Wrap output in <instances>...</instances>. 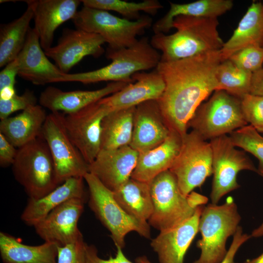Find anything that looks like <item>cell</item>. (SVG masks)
<instances>
[{
    "label": "cell",
    "mask_w": 263,
    "mask_h": 263,
    "mask_svg": "<svg viewBox=\"0 0 263 263\" xmlns=\"http://www.w3.org/2000/svg\"><path fill=\"white\" fill-rule=\"evenodd\" d=\"M233 144L247 151L259 160L258 173L263 176V136L250 125L230 133Z\"/></svg>",
    "instance_id": "obj_34"
},
{
    "label": "cell",
    "mask_w": 263,
    "mask_h": 263,
    "mask_svg": "<svg viewBox=\"0 0 263 263\" xmlns=\"http://www.w3.org/2000/svg\"><path fill=\"white\" fill-rule=\"evenodd\" d=\"M263 46V4L253 1L220 50L223 61L249 46Z\"/></svg>",
    "instance_id": "obj_26"
},
{
    "label": "cell",
    "mask_w": 263,
    "mask_h": 263,
    "mask_svg": "<svg viewBox=\"0 0 263 263\" xmlns=\"http://www.w3.org/2000/svg\"><path fill=\"white\" fill-rule=\"evenodd\" d=\"M136 263H152L146 256L138 257L136 259Z\"/></svg>",
    "instance_id": "obj_47"
},
{
    "label": "cell",
    "mask_w": 263,
    "mask_h": 263,
    "mask_svg": "<svg viewBox=\"0 0 263 263\" xmlns=\"http://www.w3.org/2000/svg\"><path fill=\"white\" fill-rule=\"evenodd\" d=\"M117 252L115 256L110 257L109 259L105 260L99 258L97 250L93 253L90 263H133L124 255L121 247L116 246Z\"/></svg>",
    "instance_id": "obj_42"
},
{
    "label": "cell",
    "mask_w": 263,
    "mask_h": 263,
    "mask_svg": "<svg viewBox=\"0 0 263 263\" xmlns=\"http://www.w3.org/2000/svg\"><path fill=\"white\" fill-rule=\"evenodd\" d=\"M83 177H72L39 199L29 198L23 211L21 220L34 226L50 212L65 201L74 198L85 199Z\"/></svg>",
    "instance_id": "obj_24"
},
{
    "label": "cell",
    "mask_w": 263,
    "mask_h": 263,
    "mask_svg": "<svg viewBox=\"0 0 263 263\" xmlns=\"http://www.w3.org/2000/svg\"><path fill=\"white\" fill-rule=\"evenodd\" d=\"M243 263H263V253L259 256L252 260H247Z\"/></svg>",
    "instance_id": "obj_46"
},
{
    "label": "cell",
    "mask_w": 263,
    "mask_h": 263,
    "mask_svg": "<svg viewBox=\"0 0 263 263\" xmlns=\"http://www.w3.org/2000/svg\"><path fill=\"white\" fill-rule=\"evenodd\" d=\"M247 125L241 107V99L225 91L218 90L201 105L189 121L188 128L205 140H210Z\"/></svg>",
    "instance_id": "obj_9"
},
{
    "label": "cell",
    "mask_w": 263,
    "mask_h": 263,
    "mask_svg": "<svg viewBox=\"0 0 263 263\" xmlns=\"http://www.w3.org/2000/svg\"><path fill=\"white\" fill-rule=\"evenodd\" d=\"M249 94L263 96V68L252 73Z\"/></svg>",
    "instance_id": "obj_43"
},
{
    "label": "cell",
    "mask_w": 263,
    "mask_h": 263,
    "mask_svg": "<svg viewBox=\"0 0 263 263\" xmlns=\"http://www.w3.org/2000/svg\"><path fill=\"white\" fill-rule=\"evenodd\" d=\"M241 217L231 197L222 205L212 203L203 207L199 222L201 238L197 242L201 250L199 258L193 263H220L227 250V239L236 233Z\"/></svg>",
    "instance_id": "obj_5"
},
{
    "label": "cell",
    "mask_w": 263,
    "mask_h": 263,
    "mask_svg": "<svg viewBox=\"0 0 263 263\" xmlns=\"http://www.w3.org/2000/svg\"><path fill=\"white\" fill-rule=\"evenodd\" d=\"M90 193L91 209L111 233L116 246L123 248L127 234L135 231L149 239L150 237L148 222L138 220L127 213L115 200L113 191L106 188L94 174L88 172L83 177Z\"/></svg>",
    "instance_id": "obj_7"
},
{
    "label": "cell",
    "mask_w": 263,
    "mask_h": 263,
    "mask_svg": "<svg viewBox=\"0 0 263 263\" xmlns=\"http://www.w3.org/2000/svg\"><path fill=\"white\" fill-rule=\"evenodd\" d=\"M251 236L254 238L263 236V223L252 232Z\"/></svg>",
    "instance_id": "obj_45"
},
{
    "label": "cell",
    "mask_w": 263,
    "mask_h": 263,
    "mask_svg": "<svg viewBox=\"0 0 263 263\" xmlns=\"http://www.w3.org/2000/svg\"><path fill=\"white\" fill-rule=\"evenodd\" d=\"M27 7L19 18L0 28V67L15 59L22 50L33 19L34 12L29 0L25 1Z\"/></svg>",
    "instance_id": "obj_29"
},
{
    "label": "cell",
    "mask_w": 263,
    "mask_h": 263,
    "mask_svg": "<svg viewBox=\"0 0 263 263\" xmlns=\"http://www.w3.org/2000/svg\"><path fill=\"white\" fill-rule=\"evenodd\" d=\"M81 1L84 6L115 11L128 20L138 19L141 17L139 13L141 11L154 15L163 7L157 0H145L139 2L121 0H83Z\"/></svg>",
    "instance_id": "obj_33"
},
{
    "label": "cell",
    "mask_w": 263,
    "mask_h": 263,
    "mask_svg": "<svg viewBox=\"0 0 263 263\" xmlns=\"http://www.w3.org/2000/svg\"><path fill=\"white\" fill-rule=\"evenodd\" d=\"M135 107L112 111L104 118L101 150H112L130 146Z\"/></svg>",
    "instance_id": "obj_31"
},
{
    "label": "cell",
    "mask_w": 263,
    "mask_h": 263,
    "mask_svg": "<svg viewBox=\"0 0 263 263\" xmlns=\"http://www.w3.org/2000/svg\"><path fill=\"white\" fill-rule=\"evenodd\" d=\"M169 4V11L153 24L154 34L169 32L174 19L178 16L217 18L229 11L233 3L231 0H199L186 4Z\"/></svg>",
    "instance_id": "obj_28"
},
{
    "label": "cell",
    "mask_w": 263,
    "mask_h": 263,
    "mask_svg": "<svg viewBox=\"0 0 263 263\" xmlns=\"http://www.w3.org/2000/svg\"><path fill=\"white\" fill-rule=\"evenodd\" d=\"M0 133V165L6 167L12 165L17 156L18 150Z\"/></svg>",
    "instance_id": "obj_40"
},
{
    "label": "cell",
    "mask_w": 263,
    "mask_h": 263,
    "mask_svg": "<svg viewBox=\"0 0 263 263\" xmlns=\"http://www.w3.org/2000/svg\"><path fill=\"white\" fill-rule=\"evenodd\" d=\"M63 115V113L57 112L47 115L41 134L49 149L60 184L70 178L83 177L89 172V166L69 137Z\"/></svg>",
    "instance_id": "obj_11"
},
{
    "label": "cell",
    "mask_w": 263,
    "mask_h": 263,
    "mask_svg": "<svg viewBox=\"0 0 263 263\" xmlns=\"http://www.w3.org/2000/svg\"><path fill=\"white\" fill-rule=\"evenodd\" d=\"M252 73L236 66L228 59L222 61L216 72L217 90L239 99L249 94Z\"/></svg>",
    "instance_id": "obj_32"
},
{
    "label": "cell",
    "mask_w": 263,
    "mask_h": 263,
    "mask_svg": "<svg viewBox=\"0 0 263 263\" xmlns=\"http://www.w3.org/2000/svg\"><path fill=\"white\" fill-rule=\"evenodd\" d=\"M57 247L56 244L47 242L28 245L14 236L0 233V253L4 263H57Z\"/></svg>",
    "instance_id": "obj_27"
},
{
    "label": "cell",
    "mask_w": 263,
    "mask_h": 263,
    "mask_svg": "<svg viewBox=\"0 0 263 263\" xmlns=\"http://www.w3.org/2000/svg\"><path fill=\"white\" fill-rule=\"evenodd\" d=\"M245 119L260 133H263V96L250 94L241 99Z\"/></svg>",
    "instance_id": "obj_37"
},
{
    "label": "cell",
    "mask_w": 263,
    "mask_h": 263,
    "mask_svg": "<svg viewBox=\"0 0 263 263\" xmlns=\"http://www.w3.org/2000/svg\"><path fill=\"white\" fill-rule=\"evenodd\" d=\"M182 143V138L171 131L162 144L139 152L131 178L150 183L158 175L169 170L180 150Z\"/></svg>",
    "instance_id": "obj_23"
},
{
    "label": "cell",
    "mask_w": 263,
    "mask_h": 263,
    "mask_svg": "<svg viewBox=\"0 0 263 263\" xmlns=\"http://www.w3.org/2000/svg\"><path fill=\"white\" fill-rule=\"evenodd\" d=\"M16 58L19 66L18 75L35 85L58 82L64 74L49 60L34 28L30 27L24 46Z\"/></svg>",
    "instance_id": "obj_18"
},
{
    "label": "cell",
    "mask_w": 263,
    "mask_h": 263,
    "mask_svg": "<svg viewBox=\"0 0 263 263\" xmlns=\"http://www.w3.org/2000/svg\"><path fill=\"white\" fill-rule=\"evenodd\" d=\"M212 151L211 203L217 204L228 193L240 187L237 178L241 170L258 172V169L245 153L238 150L229 136L224 135L210 140Z\"/></svg>",
    "instance_id": "obj_12"
},
{
    "label": "cell",
    "mask_w": 263,
    "mask_h": 263,
    "mask_svg": "<svg viewBox=\"0 0 263 263\" xmlns=\"http://www.w3.org/2000/svg\"><path fill=\"white\" fill-rule=\"evenodd\" d=\"M104 39L99 35L80 29H65L57 44L46 50L48 57L64 74L70 70L84 57L100 56L104 52Z\"/></svg>",
    "instance_id": "obj_14"
},
{
    "label": "cell",
    "mask_w": 263,
    "mask_h": 263,
    "mask_svg": "<svg viewBox=\"0 0 263 263\" xmlns=\"http://www.w3.org/2000/svg\"><path fill=\"white\" fill-rule=\"evenodd\" d=\"M233 240L227 253L220 263H236L234 262L235 255L239 248L251 237L246 233H244L242 227L239 226L236 233L233 236Z\"/></svg>",
    "instance_id": "obj_39"
},
{
    "label": "cell",
    "mask_w": 263,
    "mask_h": 263,
    "mask_svg": "<svg viewBox=\"0 0 263 263\" xmlns=\"http://www.w3.org/2000/svg\"><path fill=\"white\" fill-rule=\"evenodd\" d=\"M96 249L87 244L83 238L64 246H58L57 263H90Z\"/></svg>",
    "instance_id": "obj_35"
},
{
    "label": "cell",
    "mask_w": 263,
    "mask_h": 263,
    "mask_svg": "<svg viewBox=\"0 0 263 263\" xmlns=\"http://www.w3.org/2000/svg\"><path fill=\"white\" fill-rule=\"evenodd\" d=\"M203 206L190 218L169 229L160 231L150 245L160 263H184L185 255L199 231V222Z\"/></svg>",
    "instance_id": "obj_20"
},
{
    "label": "cell",
    "mask_w": 263,
    "mask_h": 263,
    "mask_svg": "<svg viewBox=\"0 0 263 263\" xmlns=\"http://www.w3.org/2000/svg\"><path fill=\"white\" fill-rule=\"evenodd\" d=\"M106 56L112 60L109 65L92 71L64 74L59 82H133L132 75L137 72L156 68L160 62L161 55L151 46L148 38L143 37L129 47L119 49L107 48Z\"/></svg>",
    "instance_id": "obj_3"
},
{
    "label": "cell",
    "mask_w": 263,
    "mask_h": 263,
    "mask_svg": "<svg viewBox=\"0 0 263 263\" xmlns=\"http://www.w3.org/2000/svg\"><path fill=\"white\" fill-rule=\"evenodd\" d=\"M211 144L192 130L182 138L180 150L169 170L182 193L187 195L212 174Z\"/></svg>",
    "instance_id": "obj_10"
},
{
    "label": "cell",
    "mask_w": 263,
    "mask_h": 263,
    "mask_svg": "<svg viewBox=\"0 0 263 263\" xmlns=\"http://www.w3.org/2000/svg\"><path fill=\"white\" fill-rule=\"evenodd\" d=\"M76 28L100 36L109 44L108 48L119 49L131 47L150 27L152 19L143 15L131 20L115 16L107 11L84 6L72 19Z\"/></svg>",
    "instance_id": "obj_8"
},
{
    "label": "cell",
    "mask_w": 263,
    "mask_h": 263,
    "mask_svg": "<svg viewBox=\"0 0 263 263\" xmlns=\"http://www.w3.org/2000/svg\"><path fill=\"white\" fill-rule=\"evenodd\" d=\"M111 112L100 99L75 113H63L67 133L89 165L101 150L102 121Z\"/></svg>",
    "instance_id": "obj_13"
},
{
    "label": "cell",
    "mask_w": 263,
    "mask_h": 263,
    "mask_svg": "<svg viewBox=\"0 0 263 263\" xmlns=\"http://www.w3.org/2000/svg\"><path fill=\"white\" fill-rule=\"evenodd\" d=\"M223 61L220 50L169 62L156 68L165 87L157 102L171 131L183 138L202 102L217 90L216 72Z\"/></svg>",
    "instance_id": "obj_1"
},
{
    "label": "cell",
    "mask_w": 263,
    "mask_h": 263,
    "mask_svg": "<svg viewBox=\"0 0 263 263\" xmlns=\"http://www.w3.org/2000/svg\"><path fill=\"white\" fill-rule=\"evenodd\" d=\"M171 131L157 100L144 102L135 107L130 146L139 153L164 142Z\"/></svg>",
    "instance_id": "obj_16"
},
{
    "label": "cell",
    "mask_w": 263,
    "mask_h": 263,
    "mask_svg": "<svg viewBox=\"0 0 263 263\" xmlns=\"http://www.w3.org/2000/svg\"><path fill=\"white\" fill-rule=\"evenodd\" d=\"M84 199H69L50 212L34 227L45 242L64 246L83 238L77 224L84 209Z\"/></svg>",
    "instance_id": "obj_15"
},
{
    "label": "cell",
    "mask_w": 263,
    "mask_h": 263,
    "mask_svg": "<svg viewBox=\"0 0 263 263\" xmlns=\"http://www.w3.org/2000/svg\"><path fill=\"white\" fill-rule=\"evenodd\" d=\"M138 154L139 152L130 146L112 150H101L89 164V172L113 192L131 177Z\"/></svg>",
    "instance_id": "obj_17"
},
{
    "label": "cell",
    "mask_w": 263,
    "mask_h": 263,
    "mask_svg": "<svg viewBox=\"0 0 263 263\" xmlns=\"http://www.w3.org/2000/svg\"><path fill=\"white\" fill-rule=\"evenodd\" d=\"M18 149L12 171L29 198H41L60 185L49 149L42 135Z\"/></svg>",
    "instance_id": "obj_6"
},
{
    "label": "cell",
    "mask_w": 263,
    "mask_h": 263,
    "mask_svg": "<svg viewBox=\"0 0 263 263\" xmlns=\"http://www.w3.org/2000/svg\"><path fill=\"white\" fill-rule=\"evenodd\" d=\"M132 78L133 82L101 99L112 111L135 107L147 101L157 100L164 91V79L156 68L149 73L137 72Z\"/></svg>",
    "instance_id": "obj_21"
},
{
    "label": "cell",
    "mask_w": 263,
    "mask_h": 263,
    "mask_svg": "<svg viewBox=\"0 0 263 263\" xmlns=\"http://www.w3.org/2000/svg\"><path fill=\"white\" fill-rule=\"evenodd\" d=\"M19 71L17 58L4 66L0 73V90L7 86H15L16 77L19 75Z\"/></svg>",
    "instance_id": "obj_41"
},
{
    "label": "cell",
    "mask_w": 263,
    "mask_h": 263,
    "mask_svg": "<svg viewBox=\"0 0 263 263\" xmlns=\"http://www.w3.org/2000/svg\"><path fill=\"white\" fill-rule=\"evenodd\" d=\"M150 186L153 211L148 221L150 225L160 231L188 219L208 201L206 196L193 191L187 195L183 194L169 170L156 176Z\"/></svg>",
    "instance_id": "obj_4"
},
{
    "label": "cell",
    "mask_w": 263,
    "mask_h": 263,
    "mask_svg": "<svg viewBox=\"0 0 263 263\" xmlns=\"http://www.w3.org/2000/svg\"><path fill=\"white\" fill-rule=\"evenodd\" d=\"M37 105V98L33 91L26 90L22 94H16L11 98L0 100V120L6 118L14 112L23 111Z\"/></svg>",
    "instance_id": "obj_38"
},
{
    "label": "cell",
    "mask_w": 263,
    "mask_h": 263,
    "mask_svg": "<svg viewBox=\"0 0 263 263\" xmlns=\"http://www.w3.org/2000/svg\"><path fill=\"white\" fill-rule=\"evenodd\" d=\"M35 27L40 45L45 51L52 46L55 32L62 24L73 19L81 0H30Z\"/></svg>",
    "instance_id": "obj_22"
},
{
    "label": "cell",
    "mask_w": 263,
    "mask_h": 263,
    "mask_svg": "<svg viewBox=\"0 0 263 263\" xmlns=\"http://www.w3.org/2000/svg\"><path fill=\"white\" fill-rule=\"evenodd\" d=\"M130 83L112 82L96 90L64 91L48 86L40 94L39 105L51 112L70 114L77 112L123 89Z\"/></svg>",
    "instance_id": "obj_19"
},
{
    "label": "cell",
    "mask_w": 263,
    "mask_h": 263,
    "mask_svg": "<svg viewBox=\"0 0 263 263\" xmlns=\"http://www.w3.org/2000/svg\"><path fill=\"white\" fill-rule=\"evenodd\" d=\"M228 59L238 67L253 73L262 68L263 46L246 47L232 54Z\"/></svg>",
    "instance_id": "obj_36"
},
{
    "label": "cell",
    "mask_w": 263,
    "mask_h": 263,
    "mask_svg": "<svg viewBox=\"0 0 263 263\" xmlns=\"http://www.w3.org/2000/svg\"><path fill=\"white\" fill-rule=\"evenodd\" d=\"M124 210L135 219L147 222L153 211L150 183L130 178L113 192Z\"/></svg>",
    "instance_id": "obj_30"
},
{
    "label": "cell",
    "mask_w": 263,
    "mask_h": 263,
    "mask_svg": "<svg viewBox=\"0 0 263 263\" xmlns=\"http://www.w3.org/2000/svg\"><path fill=\"white\" fill-rule=\"evenodd\" d=\"M16 94L15 86H7L0 90V100H7Z\"/></svg>",
    "instance_id": "obj_44"
},
{
    "label": "cell",
    "mask_w": 263,
    "mask_h": 263,
    "mask_svg": "<svg viewBox=\"0 0 263 263\" xmlns=\"http://www.w3.org/2000/svg\"><path fill=\"white\" fill-rule=\"evenodd\" d=\"M217 18L178 16L173 21L174 33L154 34L150 43L162 52L161 62H169L221 50L224 42L217 30Z\"/></svg>",
    "instance_id": "obj_2"
},
{
    "label": "cell",
    "mask_w": 263,
    "mask_h": 263,
    "mask_svg": "<svg viewBox=\"0 0 263 263\" xmlns=\"http://www.w3.org/2000/svg\"><path fill=\"white\" fill-rule=\"evenodd\" d=\"M47 116L44 108L37 104L0 120V133L19 149L41 135Z\"/></svg>",
    "instance_id": "obj_25"
}]
</instances>
